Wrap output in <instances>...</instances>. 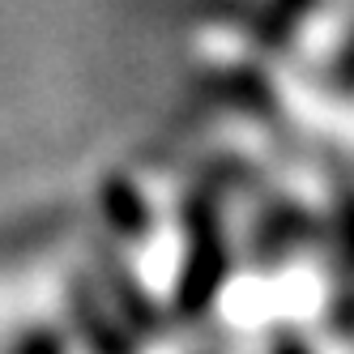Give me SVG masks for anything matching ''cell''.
<instances>
[{"label":"cell","instance_id":"6da1fadb","mask_svg":"<svg viewBox=\"0 0 354 354\" xmlns=\"http://www.w3.org/2000/svg\"><path fill=\"white\" fill-rule=\"evenodd\" d=\"M103 205L111 214V222L120 226L124 235H141L145 231V205L133 196V188L124 180H107L103 184Z\"/></svg>","mask_w":354,"mask_h":354},{"label":"cell","instance_id":"7a4b0ae2","mask_svg":"<svg viewBox=\"0 0 354 354\" xmlns=\"http://www.w3.org/2000/svg\"><path fill=\"white\" fill-rule=\"evenodd\" d=\"M21 354H60V342L56 333H30L21 342Z\"/></svg>","mask_w":354,"mask_h":354}]
</instances>
